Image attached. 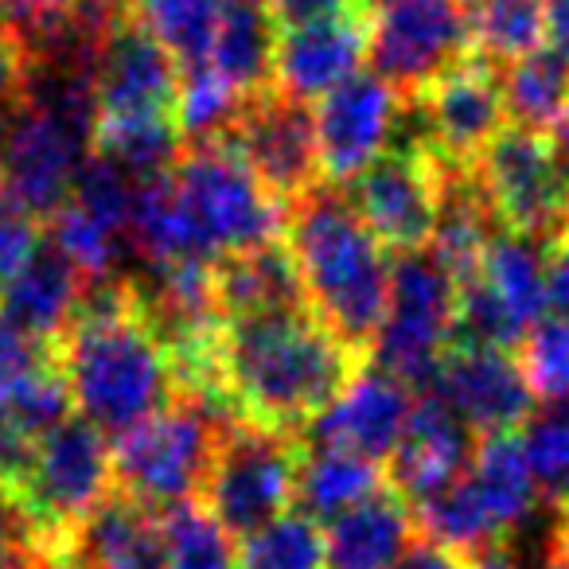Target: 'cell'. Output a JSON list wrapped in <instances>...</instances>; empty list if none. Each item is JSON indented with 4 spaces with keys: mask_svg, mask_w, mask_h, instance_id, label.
Listing matches in <instances>:
<instances>
[{
    "mask_svg": "<svg viewBox=\"0 0 569 569\" xmlns=\"http://www.w3.org/2000/svg\"><path fill=\"white\" fill-rule=\"evenodd\" d=\"M363 359L312 309L230 317L219 340V387L242 421L301 437L363 371Z\"/></svg>",
    "mask_w": 569,
    "mask_h": 569,
    "instance_id": "cell-1",
    "label": "cell"
},
{
    "mask_svg": "<svg viewBox=\"0 0 569 569\" xmlns=\"http://www.w3.org/2000/svg\"><path fill=\"white\" fill-rule=\"evenodd\" d=\"M74 410L106 437H121L180 395L164 336L149 320L137 281L94 284L56 343Z\"/></svg>",
    "mask_w": 569,
    "mask_h": 569,
    "instance_id": "cell-2",
    "label": "cell"
},
{
    "mask_svg": "<svg viewBox=\"0 0 569 569\" xmlns=\"http://www.w3.org/2000/svg\"><path fill=\"white\" fill-rule=\"evenodd\" d=\"M284 242L301 269L309 305L336 336L371 356L390 301L387 246L340 188L320 183L284 214Z\"/></svg>",
    "mask_w": 569,
    "mask_h": 569,
    "instance_id": "cell-3",
    "label": "cell"
},
{
    "mask_svg": "<svg viewBox=\"0 0 569 569\" xmlns=\"http://www.w3.org/2000/svg\"><path fill=\"white\" fill-rule=\"evenodd\" d=\"M168 180L196 258L222 261L284 234L289 207L250 172L227 137L188 144Z\"/></svg>",
    "mask_w": 569,
    "mask_h": 569,
    "instance_id": "cell-4",
    "label": "cell"
},
{
    "mask_svg": "<svg viewBox=\"0 0 569 569\" xmlns=\"http://www.w3.org/2000/svg\"><path fill=\"white\" fill-rule=\"evenodd\" d=\"M230 421H238V413L214 398L176 395V402H168L149 421L113 437L118 491L141 499L160 515L199 499Z\"/></svg>",
    "mask_w": 569,
    "mask_h": 569,
    "instance_id": "cell-5",
    "label": "cell"
},
{
    "mask_svg": "<svg viewBox=\"0 0 569 569\" xmlns=\"http://www.w3.org/2000/svg\"><path fill=\"white\" fill-rule=\"evenodd\" d=\"M538 496L542 491L530 472L522 437L488 433L480 437V449H476L468 472L413 511L429 538H441V542L480 558L496 546H511L519 530L530 527Z\"/></svg>",
    "mask_w": 569,
    "mask_h": 569,
    "instance_id": "cell-6",
    "label": "cell"
},
{
    "mask_svg": "<svg viewBox=\"0 0 569 569\" xmlns=\"http://www.w3.org/2000/svg\"><path fill=\"white\" fill-rule=\"evenodd\" d=\"M301 460L305 441L297 433L238 418L222 433L199 503L238 542L277 515L293 511Z\"/></svg>",
    "mask_w": 569,
    "mask_h": 569,
    "instance_id": "cell-7",
    "label": "cell"
},
{
    "mask_svg": "<svg viewBox=\"0 0 569 569\" xmlns=\"http://www.w3.org/2000/svg\"><path fill=\"white\" fill-rule=\"evenodd\" d=\"M460 281L429 250L398 253L390 273V301L371 356L382 371L398 375L413 390H426L445 351L457 343Z\"/></svg>",
    "mask_w": 569,
    "mask_h": 569,
    "instance_id": "cell-8",
    "label": "cell"
},
{
    "mask_svg": "<svg viewBox=\"0 0 569 569\" xmlns=\"http://www.w3.org/2000/svg\"><path fill=\"white\" fill-rule=\"evenodd\" d=\"M113 445L87 418H67L36 441L20 483V511L43 542H71L74 527L113 496Z\"/></svg>",
    "mask_w": 569,
    "mask_h": 569,
    "instance_id": "cell-9",
    "label": "cell"
},
{
    "mask_svg": "<svg viewBox=\"0 0 569 569\" xmlns=\"http://www.w3.org/2000/svg\"><path fill=\"white\" fill-rule=\"evenodd\" d=\"M472 172L499 230L550 242L569 227V157L553 133L507 126Z\"/></svg>",
    "mask_w": 569,
    "mask_h": 569,
    "instance_id": "cell-10",
    "label": "cell"
},
{
    "mask_svg": "<svg viewBox=\"0 0 569 569\" xmlns=\"http://www.w3.org/2000/svg\"><path fill=\"white\" fill-rule=\"evenodd\" d=\"M468 56L476 51L465 0H395L375 9L367 63L406 102Z\"/></svg>",
    "mask_w": 569,
    "mask_h": 569,
    "instance_id": "cell-11",
    "label": "cell"
},
{
    "mask_svg": "<svg viewBox=\"0 0 569 569\" xmlns=\"http://www.w3.org/2000/svg\"><path fill=\"white\" fill-rule=\"evenodd\" d=\"M449 164L437 160L413 137L406 144H390L375 164L351 180V203L363 214L371 234L395 253L429 250L445 199Z\"/></svg>",
    "mask_w": 569,
    "mask_h": 569,
    "instance_id": "cell-12",
    "label": "cell"
},
{
    "mask_svg": "<svg viewBox=\"0 0 569 569\" xmlns=\"http://www.w3.org/2000/svg\"><path fill=\"white\" fill-rule=\"evenodd\" d=\"M410 102L418 141L452 168H472L483 149L511 126L503 79L480 56H468Z\"/></svg>",
    "mask_w": 569,
    "mask_h": 569,
    "instance_id": "cell-13",
    "label": "cell"
},
{
    "mask_svg": "<svg viewBox=\"0 0 569 569\" xmlns=\"http://www.w3.org/2000/svg\"><path fill=\"white\" fill-rule=\"evenodd\" d=\"M227 141L234 144L238 157L250 164V172L284 207H293L297 199H305L309 191H317L325 183L317 118H312L309 102L277 94L273 87L246 98Z\"/></svg>",
    "mask_w": 569,
    "mask_h": 569,
    "instance_id": "cell-14",
    "label": "cell"
},
{
    "mask_svg": "<svg viewBox=\"0 0 569 569\" xmlns=\"http://www.w3.org/2000/svg\"><path fill=\"white\" fill-rule=\"evenodd\" d=\"M94 144L36 102H17L0 133V183L43 222L71 199Z\"/></svg>",
    "mask_w": 569,
    "mask_h": 569,
    "instance_id": "cell-15",
    "label": "cell"
},
{
    "mask_svg": "<svg viewBox=\"0 0 569 569\" xmlns=\"http://www.w3.org/2000/svg\"><path fill=\"white\" fill-rule=\"evenodd\" d=\"M426 395L441 398L480 437L519 433V426H527L538 410L522 359L511 356V348L488 343H452L426 382Z\"/></svg>",
    "mask_w": 569,
    "mask_h": 569,
    "instance_id": "cell-16",
    "label": "cell"
},
{
    "mask_svg": "<svg viewBox=\"0 0 569 569\" xmlns=\"http://www.w3.org/2000/svg\"><path fill=\"white\" fill-rule=\"evenodd\" d=\"M406 98L382 74L359 71L340 90L325 94L312 110L320 144V172L328 188H348L367 164L395 144L402 129Z\"/></svg>",
    "mask_w": 569,
    "mask_h": 569,
    "instance_id": "cell-17",
    "label": "cell"
},
{
    "mask_svg": "<svg viewBox=\"0 0 569 569\" xmlns=\"http://www.w3.org/2000/svg\"><path fill=\"white\" fill-rule=\"evenodd\" d=\"M418 406L410 382L382 371L379 363L363 367L348 382L340 398L301 433L305 445H332V449H351L375 460H390L402 441L410 413Z\"/></svg>",
    "mask_w": 569,
    "mask_h": 569,
    "instance_id": "cell-18",
    "label": "cell"
},
{
    "mask_svg": "<svg viewBox=\"0 0 569 569\" xmlns=\"http://www.w3.org/2000/svg\"><path fill=\"white\" fill-rule=\"evenodd\" d=\"M367 56H371V24L363 20V12L328 20V24L277 32L273 90L312 106L356 79Z\"/></svg>",
    "mask_w": 569,
    "mask_h": 569,
    "instance_id": "cell-19",
    "label": "cell"
},
{
    "mask_svg": "<svg viewBox=\"0 0 569 569\" xmlns=\"http://www.w3.org/2000/svg\"><path fill=\"white\" fill-rule=\"evenodd\" d=\"M183 67L137 20L106 40L98 59V121L176 113Z\"/></svg>",
    "mask_w": 569,
    "mask_h": 569,
    "instance_id": "cell-20",
    "label": "cell"
},
{
    "mask_svg": "<svg viewBox=\"0 0 569 569\" xmlns=\"http://www.w3.org/2000/svg\"><path fill=\"white\" fill-rule=\"evenodd\" d=\"M476 449H480L476 429L460 421L441 398L421 390L418 406L410 413V426H406L402 441L390 457V483L413 507H421L426 499L441 496L445 488H452L468 472Z\"/></svg>",
    "mask_w": 569,
    "mask_h": 569,
    "instance_id": "cell-21",
    "label": "cell"
},
{
    "mask_svg": "<svg viewBox=\"0 0 569 569\" xmlns=\"http://www.w3.org/2000/svg\"><path fill=\"white\" fill-rule=\"evenodd\" d=\"M71 550L82 569H168L164 515L113 491L74 527Z\"/></svg>",
    "mask_w": 569,
    "mask_h": 569,
    "instance_id": "cell-22",
    "label": "cell"
},
{
    "mask_svg": "<svg viewBox=\"0 0 569 569\" xmlns=\"http://www.w3.org/2000/svg\"><path fill=\"white\" fill-rule=\"evenodd\" d=\"M87 293V277L56 246L43 242V250L17 277L0 284V320H9L12 328L40 343H59Z\"/></svg>",
    "mask_w": 569,
    "mask_h": 569,
    "instance_id": "cell-23",
    "label": "cell"
},
{
    "mask_svg": "<svg viewBox=\"0 0 569 569\" xmlns=\"http://www.w3.org/2000/svg\"><path fill=\"white\" fill-rule=\"evenodd\" d=\"M418 530L421 522L413 503L395 483H387L325 527L328 569H395L398 558L413 546Z\"/></svg>",
    "mask_w": 569,
    "mask_h": 569,
    "instance_id": "cell-24",
    "label": "cell"
},
{
    "mask_svg": "<svg viewBox=\"0 0 569 569\" xmlns=\"http://www.w3.org/2000/svg\"><path fill=\"white\" fill-rule=\"evenodd\" d=\"M214 293H219V309L227 320L281 309H312L284 234L214 261Z\"/></svg>",
    "mask_w": 569,
    "mask_h": 569,
    "instance_id": "cell-25",
    "label": "cell"
},
{
    "mask_svg": "<svg viewBox=\"0 0 569 569\" xmlns=\"http://www.w3.org/2000/svg\"><path fill=\"white\" fill-rule=\"evenodd\" d=\"M387 483L390 472L382 468V460L351 449H332V445H305L301 476H297V511L328 527Z\"/></svg>",
    "mask_w": 569,
    "mask_h": 569,
    "instance_id": "cell-26",
    "label": "cell"
},
{
    "mask_svg": "<svg viewBox=\"0 0 569 569\" xmlns=\"http://www.w3.org/2000/svg\"><path fill=\"white\" fill-rule=\"evenodd\" d=\"M273 48H277V24L269 17L266 0H230L207 63L222 79L234 82L246 98H253L273 87Z\"/></svg>",
    "mask_w": 569,
    "mask_h": 569,
    "instance_id": "cell-27",
    "label": "cell"
},
{
    "mask_svg": "<svg viewBox=\"0 0 569 569\" xmlns=\"http://www.w3.org/2000/svg\"><path fill=\"white\" fill-rule=\"evenodd\" d=\"M503 98L511 126L553 133L569 106V59L553 48H538L530 56L503 67Z\"/></svg>",
    "mask_w": 569,
    "mask_h": 569,
    "instance_id": "cell-28",
    "label": "cell"
},
{
    "mask_svg": "<svg viewBox=\"0 0 569 569\" xmlns=\"http://www.w3.org/2000/svg\"><path fill=\"white\" fill-rule=\"evenodd\" d=\"M472 51L491 67H507L546 48V0H465Z\"/></svg>",
    "mask_w": 569,
    "mask_h": 569,
    "instance_id": "cell-29",
    "label": "cell"
},
{
    "mask_svg": "<svg viewBox=\"0 0 569 569\" xmlns=\"http://www.w3.org/2000/svg\"><path fill=\"white\" fill-rule=\"evenodd\" d=\"M227 4L230 0H133V20L164 43L180 67H199L211 59Z\"/></svg>",
    "mask_w": 569,
    "mask_h": 569,
    "instance_id": "cell-30",
    "label": "cell"
},
{
    "mask_svg": "<svg viewBox=\"0 0 569 569\" xmlns=\"http://www.w3.org/2000/svg\"><path fill=\"white\" fill-rule=\"evenodd\" d=\"M238 569H328V538L305 511H284L238 538Z\"/></svg>",
    "mask_w": 569,
    "mask_h": 569,
    "instance_id": "cell-31",
    "label": "cell"
},
{
    "mask_svg": "<svg viewBox=\"0 0 569 569\" xmlns=\"http://www.w3.org/2000/svg\"><path fill=\"white\" fill-rule=\"evenodd\" d=\"M246 94L230 79H222L211 63L183 67L180 94H176V121L188 144L219 141L234 129Z\"/></svg>",
    "mask_w": 569,
    "mask_h": 569,
    "instance_id": "cell-32",
    "label": "cell"
},
{
    "mask_svg": "<svg viewBox=\"0 0 569 569\" xmlns=\"http://www.w3.org/2000/svg\"><path fill=\"white\" fill-rule=\"evenodd\" d=\"M168 569H238V546L199 499L164 511Z\"/></svg>",
    "mask_w": 569,
    "mask_h": 569,
    "instance_id": "cell-33",
    "label": "cell"
},
{
    "mask_svg": "<svg viewBox=\"0 0 569 569\" xmlns=\"http://www.w3.org/2000/svg\"><path fill=\"white\" fill-rule=\"evenodd\" d=\"M522 449H527L538 491L553 507L569 499V402L538 406L522 433Z\"/></svg>",
    "mask_w": 569,
    "mask_h": 569,
    "instance_id": "cell-34",
    "label": "cell"
},
{
    "mask_svg": "<svg viewBox=\"0 0 569 569\" xmlns=\"http://www.w3.org/2000/svg\"><path fill=\"white\" fill-rule=\"evenodd\" d=\"M519 359L542 402H569V320H538L522 340Z\"/></svg>",
    "mask_w": 569,
    "mask_h": 569,
    "instance_id": "cell-35",
    "label": "cell"
},
{
    "mask_svg": "<svg viewBox=\"0 0 569 569\" xmlns=\"http://www.w3.org/2000/svg\"><path fill=\"white\" fill-rule=\"evenodd\" d=\"M48 242L43 219L32 214L4 183H0V284L17 277Z\"/></svg>",
    "mask_w": 569,
    "mask_h": 569,
    "instance_id": "cell-36",
    "label": "cell"
},
{
    "mask_svg": "<svg viewBox=\"0 0 569 569\" xmlns=\"http://www.w3.org/2000/svg\"><path fill=\"white\" fill-rule=\"evenodd\" d=\"M56 359H59L56 343H40L20 332V328H12L9 320H0V402L9 395H17L24 382H32Z\"/></svg>",
    "mask_w": 569,
    "mask_h": 569,
    "instance_id": "cell-37",
    "label": "cell"
},
{
    "mask_svg": "<svg viewBox=\"0 0 569 569\" xmlns=\"http://www.w3.org/2000/svg\"><path fill=\"white\" fill-rule=\"evenodd\" d=\"M266 4H269V17H273L277 32H293V28L359 17V12L367 9V0H266Z\"/></svg>",
    "mask_w": 569,
    "mask_h": 569,
    "instance_id": "cell-38",
    "label": "cell"
},
{
    "mask_svg": "<svg viewBox=\"0 0 569 569\" xmlns=\"http://www.w3.org/2000/svg\"><path fill=\"white\" fill-rule=\"evenodd\" d=\"M395 569H476V558L465 550H457V546L441 542V538H413L410 550L398 558Z\"/></svg>",
    "mask_w": 569,
    "mask_h": 569,
    "instance_id": "cell-39",
    "label": "cell"
},
{
    "mask_svg": "<svg viewBox=\"0 0 569 569\" xmlns=\"http://www.w3.org/2000/svg\"><path fill=\"white\" fill-rule=\"evenodd\" d=\"M546 297L550 317L569 320V227L546 242Z\"/></svg>",
    "mask_w": 569,
    "mask_h": 569,
    "instance_id": "cell-40",
    "label": "cell"
},
{
    "mask_svg": "<svg viewBox=\"0 0 569 569\" xmlns=\"http://www.w3.org/2000/svg\"><path fill=\"white\" fill-rule=\"evenodd\" d=\"M24 74H28L24 48H20L12 28L0 17V106L4 110H12L20 102V94H24Z\"/></svg>",
    "mask_w": 569,
    "mask_h": 569,
    "instance_id": "cell-41",
    "label": "cell"
},
{
    "mask_svg": "<svg viewBox=\"0 0 569 569\" xmlns=\"http://www.w3.org/2000/svg\"><path fill=\"white\" fill-rule=\"evenodd\" d=\"M546 48L569 59V0H546Z\"/></svg>",
    "mask_w": 569,
    "mask_h": 569,
    "instance_id": "cell-42",
    "label": "cell"
},
{
    "mask_svg": "<svg viewBox=\"0 0 569 569\" xmlns=\"http://www.w3.org/2000/svg\"><path fill=\"white\" fill-rule=\"evenodd\" d=\"M476 569H530V566L519 558L515 546H496V550H488V553L476 558Z\"/></svg>",
    "mask_w": 569,
    "mask_h": 569,
    "instance_id": "cell-43",
    "label": "cell"
},
{
    "mask_svg": "<svg viewBox=\"0 0 569 569\" xmlns=\"http://www.w3.org/2000/svg\"><path fill=\"white\" fill-rule=\"evenodd\" d=\"M553 530H550V550H561L569 553V499H561L558 507H553ZM546 550V553H550Z\"/></svg>",
    "mask_w": 569,
    "mask_h": 569,
    "instance_id": "cell-44",
    "label": "cell"
},
{
    "mask_svg": "<svg viewBox=\"0 0 569 569\" xmlns=\"http://www.w3.org/2000/svg\"><path fill=\"white\" fill-rule=\"evenodd\" d=\"M553 141H558V149L569 157V106H566V113H561L558 129H553Z\"/></svg>",
    "mask_w": 569,
    "mask_h": 569,
    "instance_id": "cell-45",
    "label": "cell"
},
{
    "mask_svg": "<svg viewBox=\"0 0 569 569\" xmlns=\"http://www.w3.org/2000/svg\"><path fill=\"white\" fill-rule=\"evenodd\" d=\"M382 4H395V0H367V9H382Z\"/></svg>",
    "mask_w": 569,
    "mask_h": 569,
    "instance_id": "cell-46",
    "label": "cell"
}]
</instances>
